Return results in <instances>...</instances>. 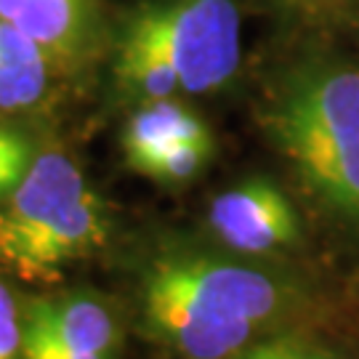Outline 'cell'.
<instances>
[{"label": "cell", "instance_id": "6da1fadb", "mask_svg": "<svg viewBox=\"0 0 359 359\" xmlns=\"http://www.w3.org/2000/svg\"><path fill=\"white\" fill-rule=\"evenodd\" d=\"M293 290L258 266L170 250L144 271L142 317L181 359H231L283 320Z\"/></svg>", "mask_w": 359, "mask_h": 359}, {"label": "cell", "instance_id": "7a4b0ae2", "mask_svg": "<svg viewBox=\"0 0 359 359\" xmlns=\"http://www.w3.org/2000/svg\"><path fill=\"white\" fill-rule=\"evenodd\" d=\"M264 128L311 197L359 234V69L306 62L277 83Z\"/></svg>", "mask_w": 359, "mask_h": 359}, {"label": "cell", "instance_id": "3957f363", "mask_svg": "<svg viewBox=\"0 0 359 359\" xmlns=\"http://www.w3.org/2000/svg\"><path fill=\"white\" fill-rule=\"evenodd\" d=\"M234 0H149L117 43V80L144 102L226 86L240 67Z\"/></svg>", "mask_w": 359, "mask_h": 359}, {"label": "cell", "instance_id": "277c9868", "mask_svg": "<svg viewBox=\"0 0 359 359\" xmlns=\"http://www.w3.org/2000/svg\"><path fill=\"white\" fill-rule=\"evenodd\" d=\"M107 237L102 197L62 152L35 154L22 184L0 203V261L22 277L46 280Z\"/></svg>", "mask_w": 359, "mask_h": 359}, {"label": "cell", "instance_id": "5b68a950", "mask_svg": "<svg viewBox=\"0 0 359 359\" xmlns=\"http://www.w3.org/2000/svg\"><path fill=\"white\" fill-rule=\"evenodd\" d=\"M210 229L237 253H277L298 243L301 224L287 194L269 179H248L218 194L208 210Z\"/></svg>", "mask_w": 359, "mask_h": 359}, {"label": "cell", "instance_id": "8992f818", "mask_svg": "<svg viewBox=\"0 0 359 359\" xmlns=\"http://www.w3.org/2000/svg\"><path fill=\"white\" fill-rule=\"evenodd\" d=\"M0 19L35 40L53 69H75L96 46V0H0Z\"/></svg>", "mask_w": 359, "mask_h": 359}, {"label": "cell", "instance_id": "52a82bcc", "mask_svg": "<svg viewBox=\"0 0 359 359\" xmlns=\"http://www.w3.org/2000/svg\"><path fill=\"white\" fill-rule=\"evenodd\" d=\"M22 317L38 322L53 338L83 351L115 357L120 346L115 314L90 295L77 293L59 295V298H35L27 304Z\"/></svg>", "mask_w": 359, "mask_h": 359}, {"label": "cell", "instance_id": "ba28073f", "mask_svg": "<svg viewBox=\"0 0 359 359\" xmlns=\"http://www.w3.org/2000/svg\"><path fill=\"white\" fill-rule=\"evenodd\" d=\"M187 142H213L208 126L189 107L173 99H154L128 120L123 133V152L136 173L152 163L154 157Z\"/></svg>", "mask_w": 359, "mask_h": 359}, {"label": "cell", "instance_id": "9c48e42d", "mask_svg": "<svg viewBox=\"0 0 359 359\" xmlns=\"http://www.w3.org/2000/svg\"><path fill=\"white\" fill-rule=\"evenodd\" d=\"M51 62L40 51L35 40H29L6 19H0V109L19 112L29 109L46 96Z\"/></svg>", "mask_w": 359, "mask_h": 359}, {"label": "cell", "instance_id": "30bf717a", "mask_svg": "<svg viewBox=\"0 0 359 359\" xmlns=\"http://www.w3.org/2000/svg\"><path fill=\"white\" fill-rule=\"evenodd\" d=\"M210 154H213V142L176 144L173 149L154 157L152 163L142 170V176L168 184V187H179V184H187V181H192L194 176L203 173Z\"/></svg>", "mask_w": 359, "mask_h": 359}, {"label": "cell", "instance_id": "8fae6325", "mask_svg": "<svg viewBox=\"0 0 359 359\" xmlns=\"http://www.w3.org/2000/svg\"><path fill=\"white\" fill-rule=\"evenodd\" d=\"M32 160H35V152L25 133L0 126V203L22 184Z\"/></svg>", "mask_w": 359, "mask_h": 359}, {"label": "cell", "instance_id": "7c38bea8", "mask_svg": "<svg viewBox=\"0 0 359 359\" xmlns=\"http://www.w3.org/2000/svg\"><path fill=\"white\" fill-rule=\"evenodd\" d=\"M22 351L25 359H115L109 354L83 351L53 338L48 330H43L38 322H29L22 317Z\"/></svg>", "mask_w": 359, "mask_h": 359}, {"label": "cell", "instance_id": "4fadbf2b", "mask_svg": "<svg viewBox=\"0 0 359 359\" xmlns=\"http://www.w3.org/2000/svg\"><path fill=\"white\" fill-rule=\"evenodd\" d=\"M231 359H341L320 346H311L295 338H271V341H256Z\"/></svg>", "mask_w": 359, "mask_h": 359}, {"label": "cell", "instance_id": "5bb4252c", "mask_svg": "<svg viewBox=\"0 0 359 359\" xmlns=\"http://www.w3.org/2000/svg\"><path fill=\"white\" fill-rule=\"evenodd\" d=\"M0 359H25L22 351V314L13 293L0 283Z\"/></svg>", "mask_w": 359, "mask_h": 359}]
</instances>
